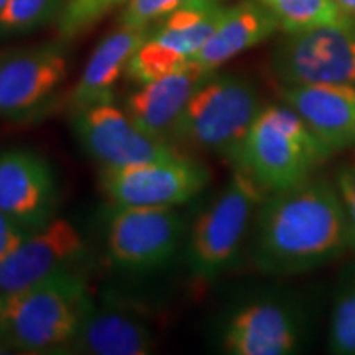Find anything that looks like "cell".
<instances>
[{
    "label": "cell",
    "mask_w": 355,
    "mask_h": 355,
    "mask_svg": "<svg viewBox=\"0 0 355 355\" xmlns=\"http://www.w3.org/2000/svg\"><path fill=\"white\" fill-rule=\"evenodd\" d=\"M347 250V220L332 180L314 175L291 188L266 193L257 209L250 259L261 273L313 272Z\"/></svg>",
    "instance_id": "6da1fadb"
},
{
    "label": "cell",
    "mask_w": 355,
    "mask_h": 355,
    "mask_svg": "<svg viewBox=\"0 0 355 355\" xmlns=\"http://www.w3.org/2000/svg\"><path fill=\"white\" fill-rule=\"evenodd\" d=\"M91 301L83 270L0 295V340L21 354H68Z\"/></svg>",
    "instance_id": "7a4b0ae2"
},
{
    "label": "cell",
    "mask_w": 355,
    "mask_h": 355,
    "mask_svg": "<svg viewBox=\"0 0 355 355\" xmlns=\"http://www.w3.org/2000/svg\"><path fill=\"white\" fill-rule=\"evenodd\" d=\"M332 155L282 101L261 107L234 168L247 173L265 193H273L309 180Z\"/></svg>",
    "instance_id": "3957f363"
},
{
    "label": "cell",
    "mask_w": 355,
    "mask_h": 355,
    "mask_svg": "<svg viewBox=\"0 0 355 355\" xmlns=\"http://www.w3.org/2000/svg\"><path fill=\"white\" fill-rule=\"evenodd\" d=\"M261 107L254 83L212 71L191 96L173 144L212 153L234 168Z\"/></svg>",
    "instance_id": "277c9868"
},
{
    "label": "cell",
    "mask_w": 355,
    "mask_h": 355,
    "mask_svg": "<svg viewBox=\"0 0 355 355\" xmlns=\"http://www.w3.org/2000/svg\"><path fill=\"white\" fill-rule=\"evenodd\" d=\"M266 193L247 173L235 170L220 193L199 212L186 242L189 272L216 279L239 259Z\"/></svg>",
    "instance_id": "5b68a950"
},
{
    "label": "cell",
    "mask_w": 355,
    "mask_h": 355,
    "mask_svg": "<svg viewBox=\"0 0 355 355\" xmlns=\"http://www.w3.org/2000/svg\"><path fill=\"white\" fill-rule=\"evenodd\" d=\"M279 87L355 84V19L286 33L270 58Z\"/></svg>",
    "instance_id": "8992f818"
},
{
    "label": "cell",
    "mask_w": 355,
    "mask_h": 355,
    "mask_svg": "<svg viewBox=\"0 0 355 355\" xmlns=\"http://www.w3.org/2000/svg\"><path fill=\"white\" fill-rule=\"evenodd\" d=\"M66 42L0 51V117L35 121L60 94L69 71Z\"/></svg>",
    "instance_id": "52a82bcc"
},
{
    "label": "cell",
    "mask_w": 355,
    "mask_h": 355,
    "mask_svg": "<svg viewBox=\"0 0 355 355\" xmlns=\"http://www.w3.org/2000/svg\"><path fill=\"white\" fill-rule=\"evenodd\" d=\"M186 234L176 207L115 206L105 248L110 263L127 273H150L170 263Z\"/></svg>",
    "instance_id": "ba28073f"
},
{
    "label": "cell",
    "mask_w": 355,
    "mask_h": 355,
    "mask_svg": "<svg viewBox=\"0 0 355 355\" xmlns=\"http://www.w3.org/2000/svg\"><path fill=\"white\" fill-rule=\"evenodd\" d=\"M209 183V168L183 153L101 170L102 191L114 206L178 207L193 201Z\"/></svg>",
    "instance_id": "9c48e42d"
},
{
    "label": "cell",
    "mask_w": 355,
    "mask_h": 355,
    "mask_svg": "<svg viewBox=\"0 0 355 355\" xmlns=\"http://www.w3.org/2000/svg\"><path fill=\"white\" fill-rule=\"evenodd\" d=\"M74 135L101 168H122L181 155L176 146L146 135L114 102L71 114Z\"/></svg>",
    "instance_id": "30bf717a"
},
{
    "label": "cell",
    "mask_w": 355,
    "mask_h": 355,
    "mask_svg": "<svg viewBox=\"0 0 355 355\" xmlns=\"http://www.w3.org/2000/svg\"><path fill=\"white\" fill-rule=\"evenodd\" d=\"M87 259V242L73 222L55 217L32 230L0 263V295L42 283L61 272L81 270Z\"/></svg>",
    "instance_id": "8fae6325"
},
{
    "label": "cell",
    "mask_w": 355,
    "mask_h": 355,
    "mask_svg": "<svg viewBox=\"0 0 355 355\" xmlns=\"http://www.w3.org/2000/svg\"><path fill=\"white\" fill-rule=\"evenodd\" d=\"M298 308L278 300H255L230 314L222 331V349L232 355H288L304 339Z\"/></svg>",
    "instance_id": "7c38bea8"
},
{
    "label": "cell",
    "mask_w": 355,
    "mask_h": 355,
    "mask_svg": "<svg viewBox=\"0 0 355 355\" xmlns=\"http://www.w3.org/2000/svg\"><path fill=\"white\" fill-rule=\"evenodd\" d=\"M60 202L50 163L24 148L0 152V211L30 230L55 219Z\"/></svg>",
    "instance_id": "4fadbf2b"
},
{
    "label": "cell",
    "mask_w": 355,
    "mask_h": 355,
    "mask_svg": "<svg viewBox=\"0 0 355 355\" xmlns=\"http://www.w3.org/2000/svg\"><path fill=\"white\" fill-rule=\"evenodd\" d=\"M209 73L193 61L155 81L139 84L123 101V110L146 135L175 146L176 128L196 87Z\"/></svg>",
    "instance_id": "5bb4252c"
},
{
    "label": "cell",
    "mask_w": 355,
    "mask_h": 355,
    "mask_svg": "<svg viewBox=\"0 0 355 355\" xmlns=\"http://www.w3.org/2000/svg\"><path fill=\"white\" fill-rule=\"evenodd\" d=\"M279 99L301 115L332 153L355 150V84L279 87Z\"/></svg>",
    "instance_id": "9a60e30c"
},
{
    "label": "cell",
    "mask_w": 355,
    "mask_h": 355,
    "mask_svg": "<svg viewBox=\"0 0 355 355\" xmlns=\"http://www.w3.org/2000/svg\"><path fill=\"white\" fill-rule=\"evenodd\" d=\"M150 32L152 28L121 25L102 38L66 99L69 114L114 102L115 87L122 76H125L132 56L148 38Z\"/></svg>",
    "instance_id": "2e32d148"
},
{
    "label": "cell",
    "mask_w": 355,
    "mask_h": 355,
    "mask_svg": "<svg viewBox=\"0 0 355 355\" xmlns=\"http://www.w3.org/2000/svg\"><path fill=\"white\" fill-rule=\"evenodd\" d=\"M153 350V332L139 314L92 298L68 354L148 355Z\"/></svg>",
    "instance_id": "e0dca14e"
},
{
    "label": "cell",
    "mask_w": 355,
    "mask_h": 355,
    "mask_svg": "<svg viewBox=\"0 0 355 355\" xmlns=\"http://www.w3.org/2000/svg\"><path fill=\"white\" fill-rule=\"evenodd\" d=\"M277 30H279L278 19L259 0H245L234 7H225L216 32L191 61L206 73H212L232 58L268 40Z\"/></svg>",
    "instance_id": "ac0fdd59"
},
{
    "label": "cell",
    "mask_w": 355,
    "mask_h": 355,
    "mask_svg": "<svg viewBox=\"0 0 355 355\" xmlns=\"http://www.w3.org/2000/svg\"><path fill=\"white\" fill-rule=\"evenodd\" d=\"M225 7L216 0H189L159 21L150 38L173 55L191 61L216 32Z\"/></svg>",
    "instance_id": "d6986e66"
},
{
    "label": "cell",
    "mask_w": 355,
    "mask_h": 355,
    "mask_svg": "<svg viewBox=\"0 0 355 355\" xmlns=\"http://www.w3.org/2000/svg\"><path fill=\"white\" fill-rule=\"evenodd\" d=\"M66 0H8L0 13V38L20 37L60 19Z\"/></svg>",
    "instance_id": "ffe728a7"
},
{
    "label": "cell",
    "mask_w": 355,
    "mask_h": 355,
    "mask_svg": "<svg viewBox=\"0 0 355 355\" xmlns=\"http://www.w3.org/2000/svg\"><path fill=\"white\" fill-rule=\"evenodd\" d=\"M275 13L279 28L295 33L343 19L334 0H259Z\"/></svg>",
    "instance_id": "44dd1931"
},
{
    "label": "cell",
    "mask_w": 355,
    "mask_h": 355,
    "mask_svg": "<svg viewBox=\"0 0 355 355\" xmlns=\"http://www.w3.org/2000/svg\"><path fill=\"white\" fill-rule=\"evenodd\" d=\"M128 0H66L63 12L56 20L61 40L69 42L94 28L115 7Z\"/></svg>",
    "instance_id": "7402d4cb"
},
{
    "label": "cell",
    "mask_w": 355,
    "mask_h": 355,
    "mask_svg": "<svg viewBox=\"0 0 355 355\" xmlns=\"http://www.w3.org/2000/svg\"><path fill=\"white\" fill-rule=\"evenodd\" d=\"M329 347L337 355H355V277L340 288L332 306Z\"/></svg>",
    "instance_id": "603a6c76"
},
{
    "label": "cell",
    "mask_w": 355,
    "mask_h": 355,
    "mask_svg": "<svg viewBox=\"0 0 355 355\" xmlns=\"http://www.w3.org/2000/svg\"><path fill=\"white\" fill-rule=\"evenodd\" d=\"M189 0H128L119 24L132 28H150L153 21H162Z\"/></svg>",
    "instance_id": "cb8c5ba5"
},
{
    "label": "cell",
    "mask_w": 355,
    "mask_h": 355,
    "mask_svg": "<svg viewBox=\"0 0 355 355\" xmlns=\"http://www.w3.org/2000/svg\"><path fill=\"white\" fill-rule=\"evenodd\" d=\"M334 184L343 202L345 220H347L350 250L355 252V157L337 168Z\"/></svg>",
    "instance_id": "d4e9b609"
},
{
    "label": "cell",
    "mask_w": 355,
    "mask_h": 355,
    "mask_svg": "<svg viewBox=\"0 0 355 355\" xmlns=\"http://www.w3.org/2000/svg\"><path fill=\"white\" fill-rule=\"evenodd\" d=\"M30 232L32 230L0 211V263L28 237Z\"/></svg>",
    "instance_id": "484cf974"
},
{
    "label": "cell",
    "mask_w": 355,
    "mask_h": 355,
    "mask_svg": "<svg viewBox=\"0 0 355 355\" xmlns=\"http://www.w3.org/2000/svg\"><path fill=\"white\" fill-rule=\"evenodd\" d=\"M334 3L344 17L355 19V0H334Z\"/></svg>",
    "instance_id": "4316f807"
},
{
    "label": "cell",
    "mask_w": 355,
    "mask_h": 355,
    "mask_svg": "<svg viewBox=\"0 0 355 355\" xmlns=\"http://www.w3.org/2000/svg\"><path fill=\"white\" fill-rule=\"evenodd\" d=\"M7 2L8 0H0V13L3 12V8H6V6H7Z\"/></svg>",
    "instance_id": "83f0119b"
},
{
    "label": "cell",
    "mask_w": 355,
    "mask_h": 355,
    "mask_svg": "<svg viewBox=\"0 0 355 355\" xmlns=\"http://www.w3.org/2000/svg\"><path fill=\"white\" fill-rule=\"evenodd\" d=\"M3 347V344H2V340H0V349H2Z\"/></svg>",
    "instance_id": "f1b7e54d"
}]
</instances>
